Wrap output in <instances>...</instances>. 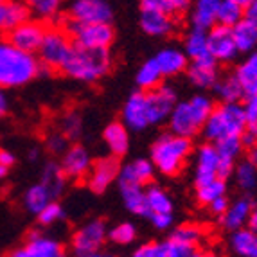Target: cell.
<instances>
[{"label": "cell", "mask_w": 257, "mask_h": 257, "mask_svg": "<svg viewBox=\"0 0 257 257\" xmlns=\"http://www.w3.org/2000/svg\"><path fill=\"white\" fill-rule=\"evenodd\" d=\"M52 200H56V198L52 196V193L49 191L47 185L42 184V182L31 185L26 193H24V207H26V210L31 212V214H38L40 210L47 205V203H51Z\"/></svg>", "instance_id": "31"}, {"label": "cell", "mask_w": 257, "mask_h": 257, "mask_svg": "<svg viewBox=\"0 0 257 257\" xmlns=\"http://www.w3.org/2000/svg\"><path fill=\"white\" fill-rule=\"evenodd\" d=\"M120 171L119 157L110 155V157H103L97 162H92V167L88 175H86V185L92 193L103 194L113 182L117 180Z\"/></svg>", "instance_id": "10"}, {"label": "cell", "mask_w": 257, "mask_h": 257, "mask_svg": "<svg viewBox=\"0 0 257 257\" xmlns=\"http://www.w3.org/2000/svg\"><path fill=\"white\" fill-rule=\"evenodd\" d=\"M42 72L35 52L18 49L8 38L0 40V88H18L31 83Z\"/></svg>", "instance_id": "2"}, {"label": "cell", "mask_w": 257, "mask_h": 257, "mask_svg": "<svg viewBox=\"0 0 257 257\" xmlns=\"http://www.w3.org/2000/svg\"><path fill=\"white\" fill-rule=\"evenodd\" d=\"M244 17L243 6H239L236 0H221L218 8V24L232 27L234 24Z\"/></svg>", "instance_id": "40"}, {"label": "cell", "mask_w": 257, "mask_h": 257, "mask_svg": "<svg viewBox=\"0 0 257 257\" xmlns=\"http://www.w3.org/2000/svg\"><path fill=\"white\" fill-rule=\"evenodd\" d=\"M236 2H237V4H239V6H243V8H244V6L248 4L250 0H236Z\"/></svg>", "instance_id": "61"}, {"label": "cell", "mask_w": 257, "mask_h": 257, "mask_svg": "<svg viewBox=\"0 0 257 257\" xmlns=\"http://www.w3.org/2000/svg\"><path fill=\"white\" fill-rule=\"evenodd\" d=\"M146 101H148V110H150L151 126H157L166 122L178 99H176L175 88L162 83L157 88L146 90Z\"/></svg>", "instance_id": "13"}, {"label": "cell", "mask_w": 257, "mask_h": 257, "mask_svg": "<svg viewBox=\"0 0 257 257\" xmlns=\"http://www.w3.org/2000/svg\"><path fill=\"white\" fill-rule=\"evenodd\" d=\"M31 18L26 2L20 0H0V33L8 35L9 31Z\"/></svg>", "instance_id": "24"}, {"label": "cell", "mask_w": 257, "mask_h": 257, "mask_svg": "<svg viewBox=\"0 0 257 257\" xmlns=\"http://www.w3.org/2000/svg\"><path fill=\"white\" fill-rule=\"evenodd\" d=\"M212 144H214L216 150H218L219 159L237 162L239 155L243 153V146H241L239 137H225V139H219V141L212 142Z\"/></svg>", "instance_id": "41"}, {"label": "cell", "mask_w": 257, "mask_h": 257, "mask_svg": "<svg viewBox=\"0 0 257 257\" xmlns=\"http://www.w3.org/2000/svg\"><path fill=\"white\" fill-rule=\"evenodd\" d=\"M248 128L241 103H221L210 111L202 133L207 142H216L225 137H239Z\"/></svg>", "instance_id": "5"}, {"label": "cell", "mask_w": 257, "mask_h": 257, "mask_svg": "<svg viewBox=\"0 0 257 257\" xmlns=\"http://www.w3.org/2000/svg\"><path fill=\"white\" fill-rule=\"evenodd\" d=\"M8 108H9V99H8V95H6V92L0 88V117L8 111Z\"/></svg>", "instance_id": "55"}, {"label": "cell", "mask_w": 257, "mask_h": 257, "mask_svg": "<svg viewBox=\"0 0 257 257\" xmlns=\"http://www.w3.org/2000/svg\"><path fill=\"white\" fill-rule=\"evenodd\" d=\"M241 104H243L244 115H246V120H248V124H250L253 119H257V94L244 95Z\"/></svg>", "instance_id": "49"}, {"label": "cell", "mask_w": 257, "mask_h": 257, "mask_svg": "<svg viewBox=\"0 0 257 257\" xmlns=\"http://www.w3.org/2000/svg\"><path fill=\"white\" fill-rule=\"evenodd\" d=\"M122 122L126 128L132 132H142L151 126L150 119V110H148V101H146V90L133 92L128 99H126L124 106H122Z\"/></svg>", "instance_id": "15"}, {"label": "cell", "mask_w": 257, "mask_h": 257, "mask_svg": "<svg viewBox=\"0 0 257 257\" xmlns=\"http://www.w3.org/2000/svg\"><path fill=\"white\" fill-rule=\"evenodd\" d=\"M108 239V228L101 219L86 221L72 236V252L77 257H95L103 253Z\"/></svg>", "instance_id": "8"}, {"label": "cell", "mask_w": 257, "mask_h": 257, "mask_svg": "<svg viewBox=\"0 0 257 257\" xmlns=\"http://www.w3.org/2000/svg\"><path fill=\"white\" fill-rule=\"evenodd\" d=\"M207 40H209L210 56L218 63H230L239 54L236 42H234V35H232V27L216 24L214 27L207 31Z\"/></svg>", "instance_id": "9"}, {"label": "cell", "mask_w": 257, "mask_h": 257, "mask_svg": "<svg viewBox=\"0 0 257 257\" xmlns=\"http://www.w3.org/2000/svg\"><path fill=\"white\" fill-rule=\"evenodd\" d=\"M119 191H120V198L124 202V207L132 214L141 216V218H148L150 216L148 202H146V187H142L139 184L119 182Z\"/></svg>", "instance_id": "23"}, {"label": "cell", "mask_w": 257, "mask_h": 257, "mask_svg": "<svg viewBox=\"0 0 257 257\" xmlns=\"http://www.w3.org/2000/svg\"><path fill=\"white\" fill-rule=\"evenodd\" d=\"M248 128L252 130L253 133H255V137H257V119H253L252 122H250V124H248Z\"/></svg>", "instance_id": "60"}, {"label": "cell", "mask_w": 257, "mask_h": 257, "mask_svg": "<svg viewBox=\"0 0 257 257\" xmlns=\"http://www.w3.org/2000/svg\"><path fill=\"white\" fill-rule=\"evenodd\" d=\"M63 0H26L29 13L42 22H51L60 15V8Z\"/></svg>", "instance_id": "38"}, {"label": "cell", "mask_w": 257, "mask_h": 257, "mask_svg": "<svg viewBox=\"0 0 257 257\" xmlns=\"http://www.w3.org/2000/svg\"><path fill=\"white\" fill-rule=\"evenodd\" d=\"M155 61L159 65V69L164 77L180 76L182 72L187 70V65H189L187 54L182 49H176V47H166L162 51H159L157 56H155Z\"/></svg>", "instance_id": "20"}, {"label": "cell", "mask_w": 257, "mask_h": 257, "mask_svg": "<svg viewBox=\"0 0 257 257\" xmlns=\"http://www.w3.org/2000/svg\"><path fill=\"white\" fill-rule=\"evenodd\" d=\"M164 252H166V257H194L202 253L200 246H196V244L182 243V241L173 239V237L164 241Z\"/></svg>", "instance_id": "43"}, {"label": "cell", "mask_w": 257, "mask_h": 257, "mask_svg": "<svg viewBox=\"0 0 257 257\" xmlns=\"http://www.w3.org/2000/svg\"><path fill=\"white\" fill-rule=\"evenodd\" d=\"M42 184H45L49 187V191L52 193V196L58 198L65 189V182L67 176L63 175V169L58 162H47L43 166L42 171Z\"/></svg>", "instance_id": "36"}, {"label": "cell", "mask_w": 257, "mask_h": 257, "mask_svg": "<svg viewBox=\"0 0 257 257\" xmlns=\"http://www.w3.org/2000/svg\"><path fill=\"white\" fill-rule=\"evenodd\" d=\"M252 200L248 196L239 198L236 202L228 203L227 210L223 212L221 219V225L225 230L232 232V230H237L241 227H246V223H248L250 218V212H252Z\"/></svg>", "instance_id": "22"}, {"label": "cell", "mask_w": 257, "mask_h": 257, "mask_svg": "<svg viewBox=\"0 0 257 257\" xmlns=\"http://www.w3.org/2000/svg\"><path fill=\"white\" fill-rule=\"evenodd\" d=\"M111 17L113 9L108 0H70L67 18L90 24V22H110Z\"/></svg>", "instance_id": "14"}, {"label": "cell", "mask_w": 257, "mask_h": 257, "mask_svg": "<svg viewBox=\"0 0 257 257\" xmlns=\"http://www.w3.org/2000/svg\"><path fill=\"white\" fill-rule=\"evenodd\" d=\"M110 49L85 47L72 42L69 56L61 65V72L79 83H97L111 69Z\"/></svg>", "instance_id": "1"}, {"label": "cell", "mask_w": 257, "mask_h": 257, "mask_svg": "<svg viewBox=\"0 0 257 257\" xmlns=\"http://www.w3.org/2000/svg\"><path fill=\"white\" fill-rule=\"evenodd\" d=\"M234 76L243 86L244 95L257 94V51L248 52V56L237 65Z\"/></svg>", "instance_id": "29"}, {"label": "cell", "mask_w": 257, "mask_h": 257, "mask_svg": "<svg viewBox=\"0 0 257 257\" xmlns=\"http://www.w3.org/2000/svg\"><path fill=\"white\" fill-rule=\"evenodd\" d=\"M214 92L221 103H241L244 99V90L236 76L219 77L214 85Z\"/></svg>", "instance_id": "33"}, {"label": "cell", "mask_w": 257, "mask_h": 257, "mask_svg": "<svg viewBox=\"0 0 257 257\" xmlns=\"http://www.w3.org/2000/svg\"><path fill=\"white\" fill-rule=\"evenodd\" d=\"M36 218H38L40 227H43V228L54 227L56 223H60L61 219L65 218L63 205H61V203H58L56 200H52L51 203H47V205L40 210L38 214H36Z\"/></svg>", "instance_id": "42"}, {"label": "cell", "mask_w": 257, "mask_h": 257, "mask_svg": "<svg viewBox=\"0 0 257 257\" xmlns=\"http://www.w3.org/2000/svg\"><path fill=\"white\" fill-rule=\"evenodd\" d=\"M246 227H250L253 232H257V205L252 207V212H250V218H248V223H246Z\"/></svg>", "instance_id": "56"}, {"label": "cell", "mask_w": 257, "mask_h": 257, "mask_svg": "<svg viewBox=\"0 0 257 257\" xmlns=\"http://www.w3.org/2000/svg\"><path fill=\"white\" fill-rule=\"evenodd\" d=\"M141 27L148 36L153 38H167L176 31V18L157 11V9H142Z\"/></svg>", "instance_id": "18"}, {"label": "cell", "mask_w": 257, "mask_h": 257, "mask_svg": "<svg viewBox=\"0 0 257 257\" xmlns=\"http://www.w3.org/2000/svg\"><path fill=\"white\" fill-rule=\"evenodd\" d=\"M202 236H203L202 228L196 227V225H182V227L175 228V232L171 234L173 239H178L187 244H196V246H200Z\"/></svg>", "instance_id": "46"}, {"label": "cell", "mask_w": 257, "mask_h": 257, "mask_svg": "<svg viewBox=\"0 0 257 257\" xmlns=\"http://www.w3.org/2000/svg\"><path fill=\"white\" fill-rule=\"evenodd\" d=\"M155 176V166L151 162V159H137L133 162L126 164L124 167H120L119 176L117 180L119 182H128V184H139L142 187L151 184Z\"/></svg>", "instance_id": "21"}, {"label": "cell", "mask_w": 257, "mask_h": 257, "mask_svg": "<svg viewBox=\"0 0 257 257\" xmlns=\"http://www.w3.org/2000/svg\"><path fill=\"white\" fill-rule=\"evenodd\" d=\"M228 248L239 257H257V232L250 227H241L230 232Z\"/></svg>", "instance_id": "26"}, {"label": "cell", "mask_w": 257, "mask_h": 257, "mask_svg": "<svg viewBox=\"0 0 257 257\" xmlns=\"http://www.w3.org/2000/svg\"><path fill=\"white\" fill-rule=\"evenodd\" d=\"M45 31L47 26L45 22L36 20V18H27L22 24H18L17 27L8 33V40L11 43H15L18 49L27 52H35L38 51L40 43H42L43 36H45Z\"/></svg>", "instance_id": "11"}, {"label": "cell", "mask_w": 257, "mask_h": 257, "mask_svg": "<svg viewBox=\"0 0 257 257\" xmlns=\"http://www.w3.org/2000/svg\"><path fill=\"white\" fill-rule=\"evenodd\" d=\"M194 194H196V202L200 205L207 207L210 202H214L216 198L227 194V184H225L223 178H214V180L203 182V184L196 185Z\"/></svg>", "instance_id": "37"}, {"label": "cell", "mask_w": 257, "mask_h": 257, "mask_svg": "<svg viewBox=\"0 0 257 257\" xmlns=\"http://www.w3.org/2000/svg\"><path fill=\"white\" fill-rule=\"evenodd\" d=\"M239 141H241V146H243V150H252V148L255 146L257 137H255V133H253L252 130L246 128L239 135Z\"/></svg>", "instance_id": "52"}, {"label": "cell", "mask_w": 257, "mask_h": 257, "mask_svg": "<svg viewBox=\"0 0 257 257\" xmlns=\"http://www.w3.org/2000/svg\"><path fill=\"white\" fill-rule=\"evenodd\" d=\"M146 202L151 214H173V200L159 185H146ZM148 216V218H150Z\"/></svg>", "instance_id": "32"}, {"label": "cell", "mask_w": 257, "mask_h": 257, "mask_svg": "<svg viewBox=\"0 0 257 257\" xmlns=\"http://www.w3.org/2000/svg\"><path fill=\"white\" fill-rule=\"evenodd\" d=\"M103 139L106 142L108 150L115 157H122L128 153L130 148V130L124 122H111L104 128Z\"/></svg>", "instance_id": "28"}, {"label": "cell", "mask_w": 257, "mask_h": 257, "mask_svg": "<svg viewBox=\"0 0 257 257\" xmlns=\"http://www.w3.org/2000/svg\"><path fill=\"white\" fill-rule=\"evenodd\" d=\"M15 162H17V157H15L11 151H9V150H0V164H2V166L11 167V166H15Z\"/></svg>", "instance_id": "54"}, {"label": "cell", "mask_w": 257, "mask_h": 257, "mask_svg": "<svg viewBox=\"0 0 257 257\" xmlns=\"http://www.w3.org/2000/svg\"><path fill=\"white\" fill-rule=\"evenodd\" d=\"M164 76L160 72L159 65L155 61V58L144 61L141 65V69L137 70V76H135V83L141 90H151V88H157L159 85H162Z\"/></svg>", "instance_id": "34"}, {"label": "cell", "mask_w": 257, "mask_h": 257, "mask_svg": "<svg viewBox=\"0 0 257 257\" xmlns=\"http://www.w3.org/2000/svg\"><path fill=\"white\" fill-rule=\"evenodd\" d=\"M63 29L69 33L70 40L74 43L85 45V47H97V49H110L115 33L113 27L110 26V22H76V20H67L63 22Z\"/></svg>", "instance_id": "6"}, {"label": "cell", "mask_w": 257, "mask_h": 257, "mask_svg": "<svg viewBox=\"0 0 257 257\" xmlns=\"http://www.w3.org/2000/svg\"><path fill=\"white\" fill-rule=\"evenodd\" d=\"M212 108H214V103L207 95H193L184 101H176L167 117L169 132L182 135V137L194 139L202 133Z\"/></svg>", "instance_id": "4"}, {"label": "cell", "mask_w": 257, "mask_h": 257, "mask_svg": "<svg viewBox=\"0 0 257 257\" xmlns=\"http://www.w3.org/2000/svg\"><path fill=\"white\" fill-rule=\"evenodd\" d=\"M184 52L191 61L196 60H205V58H212L209 52V40H207V31L194 29L191 27L187 35L184 38Z\"/></svg>", "instance_id": "30"}, {"label": "cell", "mask_w": 257, "mask_h": 257, "mask_svg": "<svg viewBox=\"0 0 257 257\" xmlns=\"http://www.w3.org/2000/svg\"><path fill=\"white\" fill-rule=\"evenodd\" d=\"M227 207H228V200H227V194H225V196L216 198L214 202H210L209 205H207V209H209V212L212 216H216V218H221L223 212L227 210Z\"/></svg>", "instance_id": "50"}, {"label": "cell", "mask_w": 257, "mask_h": 257, "mask_svg": "<svg viewBox=\"0 0 257 257\" xmlns=\"http://www.w3.org/2000/svg\"><path fill=\"white\" fill-rule=\"evenodd\" d=\"M191 155H193V139L169 132L160 135L153 142L150 159L155 166V171H159L164 176H176L184 171Z\"/></svg>", "instance_id": "3"}, {"label": "cell", "mask_w": 257, "mask_h": 257, "mask_svg": "<svg viewBox=\"0 0 257 257\" xmlns=\"http://www.w3.org/2000/svg\"><path fill=\"white\" fill-rule=\"evenodd\" d=\"M243 13H244V18L257 22V0H250L248 4L243 8Z\"/></svg>", "instance_id": "53"}, {"label": "cell", "mask_w": 257, "mask_h": 257, "mask_svg": "<svg viewBox=\"0 0 257 257\" xmlns=\"http://www.w3.org/2000/svg\"><path fill=\"white\" fill-rule=\"evenodd\" d=\"M8 171H9V167L0 164V180H4L6 176H8Z\"/></svg>", "instance_id": "58"}, {"label": "cell", "mask_w": 257, "mask_h": 257, "mask_svg": "<svg viewBox=\"0 0 257 257\" xmlns=\"http://www.w3.org/2000/svg\"><path fill=\"white\" fill-rule=\"evenodd\" d=\"M187 76L189 81L193 83L196 88H202V90H209V88H214V85L219 79V69H218V61L214 58H205V60H196L191 61L187 65Z\"/></svg>", "instance_id": "19"}, {"label": "cell", "mask_w": 257, "mask_h": 257, "mask_svg": "<svg viewBox=\"0 0 257 257\" xmlns=\"http://www.w3.org/2000/svg\"><path fill=\"white\" fill-rule=\"evenodd\" d=\"M151 223L155 225V228H159V230H167V228L173 227V214H151L150 216Z\"/></svg>", "instance_id": "51"}, {"label": "cell", "mask_w": 257, "mask_h": 257, "mask_svg": "<svg viewBox=\"0 0 257 257\" xmlns=\"http://www.w3.org/2000/svg\"><path fill=\"white\" fill-rule=\"evenodd\" d=\"M60 166L63 169V175L67 176V180H81L90 171L92 157L86 148L74 144V146L67 148V151L61 155Z\"/></svg>", "instance_id": "16"}, {"label": "cell", "mask_w": 257, "mask_h": 257, "mask_svg": "<svg viewBox=\"0 0 257 257\" xmlns=\"http://www.w3.org/2000/svg\"><path fill=\"white\" fill-rule=\"evenodd\" d=\"M60 132L63 133L69 141H77V139L81 137V132H83L81 115H79V113H76V111H70V113H67V115L61 119Z\"/></svg>", "instance_id": "45"}, {"label": "cell", "mask_w": 257, "mask_h": 257, "mask_svg": "<svg viewBox=\"0 0 257 257\" xmlns=\"http://www.w3.org/2000/svg\"><path fill=\"white\" fill-rule=\"evenodd\" d=\"M221 0H196L191 11V26L194 29L209 31L218 24V8Z\"/></svg>", "instance_id": "25"}, {"label": "cell", "mask_w": 257, "mask_h": 257, "mask_svg": "<svg viewBox=\"0 0 257 257\" xmlns=\"http://www.w3.org/2000/svg\"><path fill=\"white\" fill-rule=\"evenodd\" d=\"M135 257H166V252H164V241L162 243H146L141 244L135 252H133Z\"/></svg>", "instance_id": "48"}, {"label": "cell", "mask_w": 257, "mask_h": 257, "mask_svg": "<svg viewBox=\"0 0 257 257\" xmlns=\"http://www.w3.org/2000/svg\"><path fill=\"white\" fill-rule=\"evenodd\" d=\"M69 139L65 137L63 133L58 132V133H52V135H49L47 141H45V146H47V150L51 151L52 155H63L65 151H67V148H69Z\"/></svg>", "instance_id": "47"}, {"label": "cell", "mask_w": 257, "mask_h": 257, "mask_svg": "<svg viewBox=\"0 0 257 257\" xmlns=\"http://www.w3.org/2000/svg\"><path fill=\"white\" fill-rule=\"evenodd\" d=\"M234 178H236V184L241 191L244 193H250L257 187V167L253 166L250 160H244V162H239L236 167H234Z\"/></svg>", "instance_id": "39"}, {"label": "cell", "mask_w": 257, "mask_h": 257, "mask_svg": "<svg viewBox=\"0 0 257 257\" xmlns=\"http://www.w3.org/2000/svg\"><path fill=\"white\" fill-rule=\"evenodd\" d=\"M137 237V228L133 223H119L108 230V239L115 244H130Z\"/></svg>", "instance_id": "44"}, {"label": "cell", "mask_w": 257, "mask_h": 257, "mask_svg": "<svg viewBox=\"0 0 257 257\" xmlns=\"http://www.w3.org/2000/svg\"><path fill=\"white\" fill-rule=\"evenodd\" d=\"M232 35H234L237 51L243 54H248L257 49V22L243 17L237 24L232 26Z\"/></svg>", "instance_id": "27"}, {"label": "cell", "mask_w": 257, "mask_h": 257, "mask_svg": "<svg viewBox=\"0 0 257 257\" xmlns=\"http://www.w3.org/2000/svg\"><path fill=\"white\" fill-rule=\"evenodd\" d=\"M248 160L257 167V142H255V146H253L252 150H248Z\"/></svg>", "instance_id": "57"}, {"label": "cell", "mask_w": 257, "mask_h": 257, "mask_svg": "<svg viewBox=\"0 0 257 257\" xmlns=\"http://www.w3.org/2000/svg\"><path fill=\"white\" fill-rule=\"evenodd\" d=\"M38 157H40V151L38 150H31L29 151V159L31 160H38Z\"/></svg>", "instance_id": "59"}, {"label": "cell", "mask_w": 257, "mask_h": 257, "mask_svg": "<svg viewBox=\"0 0 257 257\" xmlns=\"http://www.w3.org/2000/svg\"><path fill=\"white\" fill-rule=\"evenodd\" d=\"M142 9H157L173 18H180L191 8V0H141Z\"/></svg>", "instance_id": "35"}, {"label": "cell", "mask_w": 257, "mask_h": 257, "mask_svg": "<svg viewBox=\"0 0 257 257\" xmlns=\"http://www.w3.org/2000/svg\"><path fill=\"white\" fill-rule=\"evenodd\" d=\"M15 257H61L65 255V246L54 237L43 232H29L26 243L13 252Z\"/></svg>", "instance_id": "12"}, {"label": "cell", "mask_w": 257, "mask_h": 257, "mask_svg": "<svg viewBox=\"0 0 257 257\" xmlns=\"http://www.w3.org/2000/svg\"><path fill=\"white\" fill-rule=\"evenodd\" d=\"M70 47H72V40H70L69 33L63 27L54 26L47 27L36 54H38V60L43 69L60 70L65 58L69 56Z\"/></svg>", "instance_id": "7"}, {"label": "cell", "mask_w": 257, "mask_h": 257, "mask_svg": "<svg viewBox=\"0 0 257 257\" xmlns=\"http://www.w3.org/2000/svg\"><path fill=\"white\" fill-rule=\"evenodd\" d=\"M219 153L212 142H205L198 148L196 159H194V185H200L203 182L214 180L218 176Z\"/></svg>", "instance_id": "17"}]
</instances>
